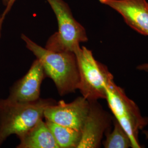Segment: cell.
I'll list each match as a JSON object with an SVG mask.
<instances>
[{"mask_svg": "<svg viewBox=\"0 0 148 148\" xmlns=\"http://www.w3.org/2000/svg\"><path fill=\"white\" fill-rule=\"evenodd\" d=\"M21 39L42 64L46 77L52 79L61 96L77 90L79 73L74 52H56L42 47L24 34Z\"/></svg>", "mask_w": 148, "mask_h": 148, "instance_id": "1", "label": "cell"}, {"mask_svg": "<svg viewBox=\"0 0 148 148\" xmlns=\"http://www.w3.org/2000/svg\"><path fill=\"white\" fill-rule=\"evenodd\" d=\"M57 103L52 98L30 103L0 99V147L11 135L19 137L42 119L45 109Z\"/></svg>", "mask_w": 148, "mask_h": 148, "instance_id": "2", "label": "cell"}, {"mask_svg": "<svg viewBox=\"0 0 148 148\" xmlns=\"http://www.w3.org/2000/svg\"><path fill=\"white\" fill-rule=\"evenodd\" d=\"M79 73L77 90L89 101L106 99V89L114 79L108 68L95 60L92 52L84 46L74 52Z\"/></svg>", "mask_w": 148, "mask_h": 148, "instance_id": "3", "label": "cell"}, {"mask_svg": "<svg viewBox=\"0 0 148 148\" xmlns=\"http://www.w3.org/2000/svg\"><path fill=\"white\" fill-rule=\"evenodd\" d=\"M57 17L58 31L46 42L48 50L56 52H74L79 43L88 41L84 27L74 18L68 5L63 0H46Z\"/></svg>", "mask_w": 148, "mask_h": 148, "instance_id": "4", "label": "cell"}, {"mask_svg": "<svg viewBox=\"0 0 148 148\" xmlns=\"http://www.w3.org/2000/svg\"><path fill=\"white\" fill-rule=\"evenodd\" d=\"M106 99L116 120L127 133L132 148H140L138 133L147 122L142 116L137 106L127 97L121 88L115 85L114 79L106 87Z\"/></svg>", "mask_w": 148, "mask_h": 148, "instance_id": "5", "label": "cell"}, {"mask_svg": "<svg viewBox=\"0 0 148 148\" xmlns=\"http://www.w3.org/2000/svg\"><path fill=\"white\" fill-rule=\"evenodd\" d=\"M90 110V101L79 97L70 103L64 101L49 106L44 111L46 120L81 132Z\"/></svg>", "mask_w": 148, "mask_h": 148, "instance_id": "6", "label": "cell"}, {"mask_svg": "<svg viewBox=\"0 0 148 148\" xmlns=\"http://www.w3.org/2000/svg\"><path fill=\"white\" fill-rule=\"evenodd\" d=\"M46 77L42 64L36 59L27 74L11 87L6 99L18 103H30L38 100L41 86Z\"/></svg>", "mask_w": 148, "mask_h": 148, "instance_id": "7", "label": "cell"}, {"mask_svg": "<svg viewBox=\"0 0 148 148\" xmlns=\"http://www.w3.org/2000/svg\"><path fill=\"white\" fill-rule=\"evenodd\" d=\"M110 125L109 115L97 101H90V110L81 130V137L77 148L101 147L103 134Z\"/></svg>", "mask_w": 148, "mask_h": 148, "instance_id": "8", "label": "cell"}, {"mask_svg": "<svg viewBox=\"0 0 148 148\" xmlns=\"http://www.w3.org/2000/svg\"><path fill=\"white\" fill-rule=\"evenodd\" d=\"M123 17L129 27L148 36V3L147 0H99Z\"/></svg>", "mask_w": 148, "mask_h": 148, "instance_id": "9", "label": "cell"}, {"mask_svg": "<svg viewBox=\"0 0 148 148\" xmlns=\"http://www.w3.org/2000/svg\"><path fill=\"white\" fill-rule=\"evenodd\" d=\"M18 138L20 143L17 148H59L52 133L42 119Z\"/></svg>", "mask_w": 148, "mask_h": 148, "instance_id": "10", "label": "cell"}, {"mask_svg": "<svg viewBox=\"0 0 148 148\" xmlns=\"http://www.w3.org/2000/svg\"><path fill=\"white\" fill-rule=\"evenodd\" d=\"M59 148H77L81 137V132L46 120Z\"/></svg>", "mask_w": 148, "mask_h": 148, "instance_id": "11", "label": "cell"}, {"mask_svg": "<svg viewBox=\"0 0 148 148\" xmlns=\"http://www.w3.org/2000/svg\"><path fill=\"white\" fill-rule=\"evenodd\" d=\"M106 133V139L103 143L106 148H128L132 147L131 140L127 133L116 120L111 132Z\"/></svg>", "mask_w": 148, "mask_h": 148, "instance_id": "12", "label": "cell"}, {"mask_svg": "<svg viewBox=\"0 0 148 148\" xmlns=\"http://www.w3.org/2000/svg\"><path fill=\"white\" fill-rule=\"evenodd\" d=\"M16 0H9L7 5H6V7H5V10L4 12H3V13L1 15V17H2V19L3 21L4 19H5V16L7 15V14L8 13V12L11 11L13 5H14V2H16Z\"/></svg>", "mask_w": 148, "mask_h": 148, "instance_id": "13", "label": "cell"}, {"mask_svg": "<svg viewBox=\"0 0 148 148\" xmlns=\"http://www.w3.org/2000/svg\"><path fill=\"white\" fill-rule=\"evenodd\" d=\"M3 21L2 19L1 16L0 15V38L1 37V32H2V24Z\"/></svg>", "mask_w": 148, "mask_h": 148, "instance_id": "14", "label": "cell"}, {"mask_svg": "<svg viewBox=\"0 0 148 148\" xmlns=\"http://www.w3.org/2000/svg\"><path fill=\"white\" fill-rule=\"evenodd\" d=\"M2 2H3V4L5 6L7 5V3L9 1V0H2Z\"/></svg>", "mask_w": 148, "mask_h": 148, "instance_id": "15", "label": "cell"}]
</instances>
